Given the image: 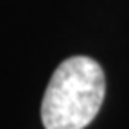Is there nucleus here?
Returning a JSON list of instances; mask_svg holds the SVG:
<instances>
[{
	"label": "nucleus",
	"instance_id": "f257e3e1",
	"mask_svg": "<svg viewBox=\"0 0 129 129\" xmlns=\"http://www.w3.org/2000/svg\"><path fill=\"white\" fill-rule=\"evenodd\" d=\"M106 95L101 64L86 56L64 59L54 70L41 101L45 129H84L97 117Z\"/></svg>",
	"mask_w": 129,
	"mask_h": 129
}]
</instances>
